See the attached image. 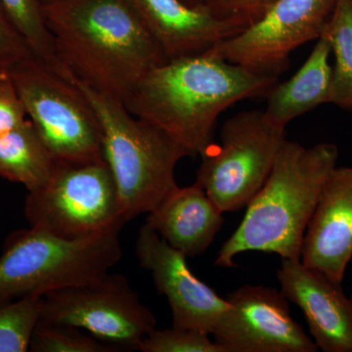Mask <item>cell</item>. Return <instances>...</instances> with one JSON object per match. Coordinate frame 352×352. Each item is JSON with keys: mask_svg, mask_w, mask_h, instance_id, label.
I'll list each match as a JSON object with an SVG mask.
<instances>
[{"mask_svg": "<svg viewBox=\"0 0 352 352\" xmlns=\"http://www.w3.org/2000/svg\"><path fill=\"white\" fill-rule=\"evenodd\" d=\"M43 15L62 74L122 103L168 61L127 0H50Z\"/></svg>", "mask_w": 352, "mask_h": 352, "instance_id": "6da1fadb", "label": "cell"}, {"mask_svg": "<svg viewBox=\"0 0 352 352\" xmlns=\"http://www.w3.org/2000/svg\"><path fill=\"white\" fill-rule=\"evenodd\" d=\"M278 76L230 63L210 50L150 69L124 102L127 110L203 155L214 144L220 113L238 101L267 95Z\"/></svg>", "mask_w": 352, "mask_h": 352, "instance_id": "7a4b0ae2", "label": "cell"}, {"mask_svg": "<svg viewBox=\"0 0 352 352\" xmlns=\"http://www.w3.org/2000/svg\"><path fill=\"white\" fill-rule=\"evenodd\" d=\"M338 159L339 150L332 143L305 147L286 139L240 226L222 245L215 265L235 267L236 256L250 251L300 261L308 223Z\"/></svg>", "mask_w": 352, "mask_h": 352, "instance_id": "3957f363", "label": "cell"}, {"mask_svg": "<svg viewBox=\"0 0 352 352\" xmlns=\"http://www.w3.org/2000/svg\"><path fill=\"white\" fill-rule=\"evenodd\" d=\"M65 76L82 90L96 113L104 159L127 221L149 214L178 186L175 168L189 153L166 132L132 115L122 101Z\"/></svg>", "mask_w": 352, "mask_h": 352, "instance_id": "277c9868", "label": "cell"}, {"mask_svg": "<svg viewBox=\"0 0 352 352\" xmlns=\"http://www.w3.org/2000/svg\"><path fill=\"white\" fill-rule=\"evenodd\" d=\"M122 230L76 239L31 226L14 231L0 256V307L24 296H43L101 279L122 258Z\"/></svg>", "mask_w": 352, "mask_h": 352, "instance_id": "5b68a950", "label": "cell"}, {"mask_svg": "<svg viewBox=\"0 0 352 352\" xmlns=\"http://www.w3.org/2000/svg\"><path fill=\"white\" fill-rule=\"evenodd\" d=\"M8 76L29 120L56 161L105 160L96 113L73 80L36 56L16 66Z\"/></svg>", "mask_w": 352, "mask_h": 352, "instance_id": "8992f818", "label": "cell"}, {"mask_svg": "<svg viewBox=\"0 0 352 352\" xmlns=\"http://www.w3.org/2000/svg\"><path fill=\"white\" fill-rule=\"evenodd\" d=\"M24 214L30 226L68 239L122 229L129 222L105 160L56 161L48 182L28 193Z\"/></svg>", "mask_w": 352, "mask_h": 352, "instance_id": "52a82bcc", "label": "cell"}, {"mask_svg": "<svg viewBox=\"0 0 352 352\" xmlns=\"http://www.w3.org/2000/svg\"><path fill=\"white\" fill-rule=\"evenodd\" d=\"M286 139V127L271 122L264 111L237 113L222 126L220 144L201 155L195 182L223 212L247 208Z\"/></svg>", "mask_w": 352, "mask_h": 352, "instance_id": "ba28073f", "label": "cell"}, {"mask_svg": "<svg viewBox=\"0 0 352 352\" xmlns=\"http://www.w3.org/2000/svg\"><path fill=\"white\" fill-rule=\"evenodd\" d=\"M39 322L82 329L122 349L138 351L157 328V318L129 280L108 273L92 283L43 296Z\"/></svg>", "mask_w": 352, "mask_h": 352, "instance_id": "9c48e42d", "label": "cell"}, {"mask_svg": "<svg viewBox=\"0 0 352 352\" xmlns=\"http://www.w3.org/2000/svg\"><path fill=\"white\" fill-rule=\"evenodd\" d=\"M337 0H276L261 17L210 52L256 73L278 76L293 51L317 41Z\"/></svg>", "mask_w": 352, "mask_h": 352, "instance_id": "30bf717a", "label": "cell"}, {"mask_svg": "<svg viewBox=\"0 0 352 352\" xmlns=\"http://www.w3.org/2000/svg\"><path fill=\"white\" fill-rule=\"evenodd\" d=\"M228 308L212 333L226 352H317L293 318L281 291L244 285L226 296Z\"/></svg>", "mask_w": 352, "mask_h": 352, "instance_id": "8fae6325", "label": "cell"}, {"mask_svg": "<svg viewBox=\"0 0 352 352\" xmlns=\"http://www.w3.org/2000/svg\"><path fill=\"white\" fill-rule=\"evenodd\" d=\"M135 254L139 265L151 273L157 293L166 296L173 327L212 335L228 302L193 274L187 256L146 224L139 229Z\"/></svg>", "mask_w": 352, "mask_h": 352, "instance_id": "7c38bea8", "label": "cell"}, {"mask_svg": "<svg viewBox=\"0 0 352 352\" xmlns=\"http://www.w3.org/2000/svg\"><path fill=\"white\" fill-rule=\"evenodd\" d=\"M276 274L282 294L305 315L318 349L352 352V303L342 283L300 261L282 259Z\"/></svg>", "mask_w": 352, "mask_h": 352, "instance_id": "4fadbf2b", "label": "cell"}, {"mask_svg": "<svg viewBox=\"0 0 352 352\" xmlns=\"http://www.w3.org/2000/svg\"><path fill=\"white\" fill-rule=\"evenodd\" d=\"M352 258V168L328 175L303 238L300 261L333 281H344Z\"/></svg>", "mask_w": 352, "mask_h": 352, "instance_id": "5bb4252c", "label": "cell"}, {"mask_svg": "<svg viewBox=\"0 0 352 352\" xmlns=\"http://www.w3.org/2000/svg\"><path fill=\"white\" fill-rule=\"evenodd\" d=\"M166 60L212 50L245 28L182 0H127Z\"/></svg>", "mask_w": 352, "mask_h": 352, "instance_id": "9a60e30c", "label": "cell"}, {"mask_svg": "<svg viewBox=\"0 0 352 352\" xmlns=\"http://www.w3.org/2000/svg\"><path fill=\"white\" fill-rule=\"evenodd\" d=\"M224 212L198 183L175 187L154 210L145 224L173 249L187 258L208 251L223 226Z\"/></svg>", "mask_w": 352, "mask_h": 352, "instance_id": "2e32d148", "label": "cell"}, {"mask_svg": "<svg viewBox=\"0 0 352 352\" xmlns=\"http://www.w3.org/2000/svg\"><path fill=\"white\" fill-rule=\"evenodd\" d=\"M330 55V43L321 36L295 75L271 88L264 110L271 122L286 127L303 113L322 104L331 103L333 67L329 63Z\"/></svg>", "mask_w": 352, "mask_h": 352, "instance_id": "e0dca14e", "label": "cell"}, {"mask_svg": "<svg viewBox=\"0 0 352 352\" xmlns=\"http://www.w3.org/2000/svg\"><path fill=\"white\" fill-rule=\"evenodd\" d=\"M55 166L56 160L29 119L0 136V177L34 192L48 182Z\"/></svg>", "mask_w": 352, "mask_h": 352, "instance_id": "ac0fdd59", "label": "cell"}, {"mask_svg": "<svg viewBox=\"0 0 352 352\" xmlns=\"http://www.w3.org/2000/svg\"><path fill=\"white\" fill-rule=\"evenodd\" d=\"M322 36L335 57L331 103L352 109V0H337Z\"/></svg>", "mask_w": 352, "mask_h": 352, "instance_id": "d6986e66", "label": "cell"}, {"mask_svg": "<svg viewBox=\"0 0 352 352\" xmlns=\"http://www.w3.org/2000/svg\"><path fill=\"white\" fill-rule=\"evenodd\" d=\"M38 59L62 73L54 43L46 25L41 0H0Z\"/></svg>", "mask_w": 352, "mask_h": 352, "instance_id": "ffe728a7", "label": "cell"}, {"mask_svg": "<svg viewBox=\"0 0 352 352\" xmlns=\"http://www.w3.org/2000/svg\"><path fill=\"white\" fill-rule=\"evenodd\" d=\"M41 296H27L0 307V352H27L41 319Z\"/></svg>", "mask_w": 352, "mask_h": 352, "instance_id": "44dd1931", "label": "cell"}, {"mask_svg": "<svg viewBox=\"0 0 352 352\" xmlns=\"http://www.w3.org/2000/svg\"><path fill=\"white\" fill-rule=\"evenodd\" d=\"M120 347L101 342L71 326L38 322L32 333V352H116Z\"/></svg>", "mask_w": 352, "mask_h": 352, "instance_id": "7402d4cb", "label": "cell"}, {"mask_svg": "<svg viewBox=\"0 0 352 352\" xmlns=\"http://www.w3.org/2000/svg\"><path fill=\"white\" fill-rule=\"evenodd\" d=\"M142 352H226L208 333L175 328L155 329L139 344Z\"/></svg>", "mask_w": 352, "mask_h": 352, "instance_id": "603a6c76", "label": "cell"}, {"mask_svg": "<svg viewBox=\"0 0 352 352\" xmlns=\"http://www.w3.org/2000/svg\"><path fill=\"white\" fill-rule=\"evenodd\" d=\"M32 56L29 44L0 2V76L8 75L11 69Z\"/></svg>", "mask_w": 352, "mask_h": 352, "instance_id": "cb8c5ba5", "label": "cell"}, {"mask_svg": "<svg viewBox=\"0 0 352 352\" xmlns=\"http://www.w3.org/2000/svg\"><path fill=\"white\" fill-rule=\"evenodd\" d=\"M276 0H207L206 7L220 19L248 27L265 13Z\"/></svg>", "mask_w": 352, "mask_h": 352, "instance_id": "d4e9b609", "label": "cell"}, {"mask_svg": "<svg viewBox=\"0 0 352 352\" xmlns=\"http://www.w3.org/2000/svg\"><path fill=\"white\" fill-rule=\"evenodd\" d=\"M19 94L8 75L0 76V136L17 129L28 120Z\"/></svg>", "mask_w": 352, "mask_h": 352, "instance_id": "484cf974", "label": "cell"}, {"mask_svg": "<svg viewBox=\"0 0 352 352\" xmlns=\"http://www.w3.org/2000/svg\"><path fill=\"white\" fill-rule=\"evenodd\" d=\"M185 3L189 4L191 6H206V2L207 0H182Z\"/></svg>", "mask_w": 352, "mask_h": 352, "instance_id": "4316f807", "label": "cell"}, {"mask_svg": "<svg viewBox=\"0 0 352 352\" xmlns=\"http://www.w3.org/2000/svg\"><path fill=\"white\" fill-rule=\"evenodd\" d=\"M50 1V0H41V2H43V4L46 3V2Z\"/></svg>", "mask_w": 352, "mask_h": 352, "instance_id": "83f0119b", "label": "cell"}, {"mask_svg": "<svg viewBox=\"0 0 352 352\" xmlns=\"http://www.w3.org/2000/svg\"><path fill=\"white\" fill-rule=\"evenodd\" d=\"M349 298H351V302L352 303V292H351V296H349Z\"/></svg>", "mask_w": 352, "mask_h": 352, "instance_id": "f1b7e54d", "label": "cell"}, {"mask_svg": "<svg viewBox=\"0 0 352 352\" xmlns=\"http://www.w3.org/2000/svg\"></svg>", "mask_w": 352, "mask_h": 352, "instance_id": "f546056e", "label": "cell"}]
</instances>
